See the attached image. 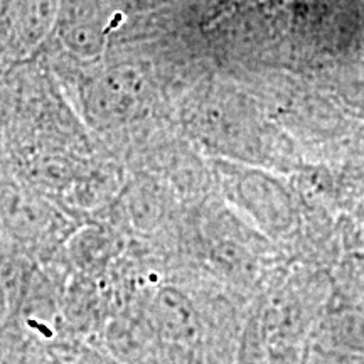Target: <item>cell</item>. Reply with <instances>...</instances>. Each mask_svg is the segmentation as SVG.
<instances>
[{"mask_svg":"<svg viewBox=\"0 0 364 364\" xmlns=\"http://www.w3.org/2000/svg\"><path fill=\"white\" fill-rule=\"evenodd\" d=\"M152 316L157 318L159 326L172 334H189L194 327L196 312L186 295L164 289L154 299Z\"/></svg>","mask_w":364,"mask_h":364,"instance_id":"1","label":"cell"}]
</instances>
